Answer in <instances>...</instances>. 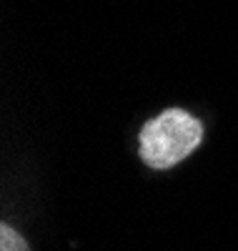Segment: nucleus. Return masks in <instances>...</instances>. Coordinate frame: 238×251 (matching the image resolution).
Instances as JSON below:
<instances>
[{
    "mask_svg": "<svg viewBox=\"0 0 238 251\" xmlns=\"http://www.w3.org/2000/svg\"><path fill=\"white\" fill-rule=\"evenodd\" d=\"M203 141V126L183 108H168L150 121L138 133V156L156 171L173 169L188 158Z\"/></svg>",
    "mask_w": 238,
    "mask_h": 251,
    "instance_id": "nucleus-1",
    "label": "nucleus"
},
{
    "mask_svg": "<svg viewBox=\"0 0 238 251\" xmlns=\"http://www.w3.org/2000/svg\"><path fill=\"white\" fill-rule=\"evenodd\" d=\"M0 251H30V246L25 244V239L15 228L3 224L0 226Z\"/></svg>",
    "mask_w": 238,
    "mask_h": 251,
    "instance_id": "nucleus-2",
    "label": "nucleus"
}]
</instances>
